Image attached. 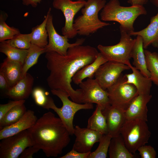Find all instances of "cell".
<instances>
[{
	"mask_svg": "<svg viewBox=\"0 0 158 158\" xmlns=\"http://www.w3.org/2000/svg\"><path fill=\"white\" fill-rule=\"evenodd\" d=\"M101 107L97 105L95 110L88 119L87 128L103 134H108L106 120L102 112Z\"/></svg>",
	"mask_w": 158,
	"mask_h": 158,
	"instance_id": "25",
	"label": "cell"
},
{
	"mask_svg": "<svg viewBox=\"0 0 158 158\" xmlns=\"http://www.w3.org/2000/svg\"><path fill=\"white\" fill-rule=\"evenodd\" d=\"M51 10V8H49L47 12L48 16L46 28L49 41L47 45L44 48L45 52L53 51L62 55H65L69 48L82 45L85 39L83 38H78L75 43L71 44L68 42L69 39L66 37L59 35L56 31L53 25Z\"/></svg>",
	"mask_w": 158,
	"mask_h": 158,
	"instance_id": "11",
	"label": "cell"
},
{
	"mask_svg": "<svg viewBox=\"0 0 158 158\" xmlns=\"http://www.w3.org/2000/svg\"><path fill=\"white\" fill-rule=\"evenodd\" d=\"M48 16L47 13L42 22L32 28L31 32V44L42 48H44L48 43V34L46 28Z\"/></svg>",
	"mask_w": 158,
	"mask_h": 158,
	"instance_id": "26",
	"label": "cell"
},
{
	"mask_svg": "<svg viewBox=\"0 0 158 158\" xmlns=\"http://www.w3.org/2000/svg\"><path fill=\"white\" fill-rule=\"evenodd\" d=\"M151 134L146 121L138 119L127 120L121 132L126 147L134 154L148 142Z\"/></svg>",
	"mask_w": 158,
	"mask_h": 158,
	"instance_id": "6",
	"label": "cell"
},
{
	"mask_svg": "<svg viewBox=\"0 0 158 158\" xmlns=\"http://www.w3.org/2000/svg\"><path fill=\"white\" fill-rule=\"evenodd\" d=\"M0 51L4 54L7 58L12 61L23 64L28 49H18L10 45L5 41L0 43Z\"/></svg>",
	"mask_w": 158,
	"mask_h": 158,
	"instance_id": "27",
	"label": "cell"
},
{
	"mask_svg": "<svg viewBox=\"0 0 158 158\" xmlns=\"http://www.w3.org/2000/svg\"><path fill=\"white\" fill-rule=\"evenodd\" d=\"M31 34H22L20 33L7 42L11 45L16 48L28 49L31 44Z\"/></svg>",
	"mask_w": 158,
	"mask_h": 158,
	"instance_id": "33",
	"label": "cell"
},
{
	"mask_svg": "<svg viewBox=\"0 0 158 158\" xmlns=\"http://www.w3.org/2000/svg\"><path fill=\"white\" fill-rule=\"evenodd\" d=\"M147 14L143 6H123L120 5L118 0H110L102 10L100 16L102 20L118 22L120 28L129 33L134 31V23L138 17Z\"/></svg>",
	"mask_w": 158,
	"mask_h": 158,
	"instance_id": "3",
	"label": "cell"
},
{
	"mask_svg": "<svg viewBox=\"0 0 158 158\" xmlns=\"http://www.w3.org/2000/svg\"><path fill=\"white\" fill-rule=\"evenodd\" d=\"M28 130L33 146L48 157L61 154L70 141V134L61 120L50 111L44 114Z\"/></svg>",
	"mask_w": 158,
	"mask_h": 158,
	"instance_id": "2",
	"label": "cell"
},
{
	"mask_svg": "<svg viewBox=\"0 0 158 158\" xmlns=\"http://www.w3.org/2000/svg\"><path fill=\"white\" fill-rule=\"evenodd\" d=\"M34 82L33 76L27 73L14 86L6 91V95L13 100H25L32 93Z\"/></svg>",
	"mask_w": 158,
	"mask_h": 158,
	"instance_id": "18",
	"label": "cell"
},
{
	"mask_svg": "<svg viewBox=\"0 0 158 158\" xmlns=\"http://www.w3.org/2000/svg\"><path fill=\"white\" fill-rule=\"evenodd\" d=\"M135 39L131 55V58L133 59V64L144 76L150 78V74L147 67L142 39L138 35Z\"/></svg>",
	"mask_w": 158,
	"mask_h": 158,
	"instance_id": "22",
	"label": "cell"
},
{
	"mask_svg": "<svg viewBox=\"0 0 158 158\" xmlns=\"http://www.w3.org/2000/svg\"><path fill=\"white\" fill-rule=\"evenodd\" d=\"M121 38L117 44L111 46H104L99 44L97 48L100 52L108 61L117 62L128 66L131 64L130 60L135 42L131 35L120 28Z\"/></svg>",
	"mask_w": 158,
	"mask_h": 158,
	"instance_id": "7",
	"label": "cell"
},
{
	"mask_svg": "<svg viewBox=\"0 0 158 158\" xmlns=\"http://www.w3.org/2000/svg\"><path fill=\"white\" fill-rule=\"evenodd\" d=\"M109 154L110 158H134L135 157L126 147L121 134L112 138L109 149Z\"/></svg>",
	"mask_w": 158,
	"mask_h": 158,
	"instance_id": "24",
	"label": "cell"
},
{
	"mask_svg": "<svg viewBox=\"0 0 158 158\" xmlns=\"http://www.w3.org/2000/svg\"><path fill=\"white\" fill-rule=\"evenodd\" d=\"M45 53L47 67L49 71L47 81L51 90L66 92L72 101L81 103L82 90L73 89L72 79L78 71L95 60L99 53L97 49L80 45L69 48L65 55L53 51Z\"/></svg>",
	"mask_w": 158,
	"mask_h": 158,
	"instance_id": "1",
	"label": "cell"
},
{
	"mask_svg": "<svg viewBox=\"0 0 158 158\" xmlns=\"http://www.w3.org/2000/svg\"><path fill=\"white\" fill-rule=\"evenodd\" d=\"M128 66L132 70V73L125 75L126 78L125 82L133 84L136 88L139 95H150L152 82L150 78L144 76L131 64Z\"/></svg>",
	"mask_w": 158,
	"mask_h": 158,
	"instance_id": "20",
	"label": "cell"
},
{
	"mask_svg": "<svg viewBox=\"0 0 158 158\" xmlns=\"http://www.w3.org/2000/svg\"><path fill=\"white\" fill-rule=\"evenodd\" d=\"M37 118L34 112L28 110L17 122L14 123L0 129V140L16 135L32 127Z\"/></svg>",
	"mask_w": 158,
	"mask_h": 158,
	"instance_id": "17",
	"label": "cell"
},
{
	"mask_svg": "<svg viewBox=\"0 0 158 158\" xmlns=\"http://www.w3.org/2000/svg\"><path fill=\"white\" fill-rule=\"evenodd\" d=\"M45 53L44 48L31 44L22 66L21 78L25 75L30 67L37 63L40 55Z\"/></svg>",
	"mask_w": 158,
	"mask_h": 158,
	"instance_id": "28",
	"label": "cell"
},
{
	"mask_svg": "<svg viewBox=\"0 0 158 158\" xmlns=\"http://www.w3.org/2000/svg\"><path fill=\"white\" fill-rule=\"evenodd\" d=\"M52 94L58 97L62 103V106L57 107L54 102L49 105V109H53L59 116L70 135L73 134L74 127L73 120L75 113L81 109H93L92 104L79 103L70 100L69 94L66 92L59 90H51Z\"/></svg>",
	"mask_w": 158,
	"mask_h": 158,
	"instance_id": "5",
	"label": "cell"
},
{
	"mask_svg": "<svg viewBox=\"0 0 158 158\" xmlns=\"http://www.w3.org/2000/svg\"><path fill=\"white\" fill-rule=\"evenodd\" d=\"M112 138L107 134H103L99 141V146L95 151L91 152L87 158H106Z\"/></svg>",
	"mask_w": 158,
	"mask_h": 158,
	"instance_id": "32",
	"label": "cell"
},
{
	"mask_svg": "<svg viewBox=\"0 0 158 158\" xmlns=\"http://www.w3.org/2000/svg\"><path fill=\"white\" fill-rule=\"evenodd\" d=\"M25 100L11 101L7 103L0 105V120L9 110L14 107L24 104Z\"/></svg>",
	"mask_w": 158,
	"mask_h": 158,
	"instance_id": "36",
	"label": "cell"
},
{
	"mask_svg": "<svg viewBox=\"0 0 158 158\" xmlns=\"http://www.w3.org/2000/svg\"><path fill=\"white\" fill-rule=\"evenodd\" d=\"M79 85L82 92L81 103H95L101 107L102 111L111 105L107 91L95 79L87 78Z\"/></svg>",
	"mask_w": 158,
	"mask_h": 158,
	"instance_id": "12",
	"label": "cell"
},
{
	"mask_svg": "<svg viewBox=\"0 0 158 158\" xmlns=\"http://www.w3.org/2000/svg\"><path fill=\"white\" fill-rule=\"evenodd\" d=\"M0 87L1 89L6 91L10 88L6 79L1 72H0Z\"/></svg>",
	"mask_w": 158,
	"mask_h": 158,
	"instance_id": "39",
	"label": "cell"
},
{
	"mask_svg": "<svg viewBox=\"0 0 158 158\" xmlns=\"http://www.w3.org/2000/svg\"><path fill=\"white\" fill-rule=\"evenodd\" d=\"M23 4L26 6L31 5L33 7H36L38 4H40L42 0H21Z\"/></svg>",
	"mask_w": 158,
	"mask_h": 158,
	"instance_id": "40",
	"label": "cell"
},
{
	"mask_svg": "<svg viewBox=\"0 0 158 158\" xmlns=\"http://www.w3.org/2000/svg\"><path fill=\"white\" fill-rule=\"evenodd\" d=\"M73 134L75 139L72 149L82 153L91 152L94 145L99 142L103 134L87 128H82L78 126L74 127Z\"/></svg>",
	"mask_w": 158,
	"mask_h": 158,
	"instance_id": "14",
	"label": "cell"
},
{
	"mask_svg": "<svg viewBox=\"0 0 158 158\" xmlns=\"http://www.w3.org/2000/svg\"><path fill=\"white\" fill-rule=\"evenodd\" d=\"M131 36H139L142 40L144 49L149 46L158 48V11L152 17L150 23L144 29L138 31H133L129 33Z\"/></svg>",
	"mask_w": 158,
	"mask_h": 158,
	"instance_id": "19",
	"label": "cell"
},
{
	"mask_svg": "<svg viewBox=\"0 0 158 158\" xmlns=\"http://www.w3.org/2000/svg\"><path fill=\"white\" fill-rule=\"evenodd\" d=\"M40 149L34 146H31L26 148L20 155V158H32L33 154Z\"/></svg>",
	"mask_w": 158,
	"mask_h": 158,
	"instance_id": "37",
	"label": "cell"
},
{
	"mask_svg": "<svg viewBox=\"0 0 158 158\" xmlns=\"http://www.w3.org/2000/svg\"><path fill=\"white\" fill-rule=\"evenodd\" d=\"M22 66L20 63L7 58L1 63L0 72L6 79L10 88L14 86L21 79Z\"/></svg>",
	"mask_w": 158,
	"mask_h": 158,
	"instance_id": "21",
	"label": "cell"
},
{
	"mask_svg": "<svg viewBox=\"0 0 158 158\" xmlns=\"http://www.w3.org/2000/svg\"><path fill=\"white\" fill-rule=\"evenodd\" d=\"M147 1V0H128V2L131 5L143 6Z\"/></svg>",
	"mask_w": 158,
	"mask_h": 158,
	"instance_id": "41",
	"label": "cell"
},
{
	"mask_svg": "<svg viewBox=\"0 0 158 158\" xmlns=\"http://www.w3.org/2000/svg\"><path fill=\"white\" fill-rule=\"evenodd\" d=\"M85 0H53L54 8L60 10L64 16L65 21L61 29L62 35L68 39H72L78 34L73 27L74 18L75 15L83 8Z\"/></svg>",
	"mask_w": 158,
	"mask_h": 158,
	"instance_id": "10",
	"label": "cell"
},
{
	"mask_svg": "<svg viewBox=\"0 0 158 158\" xmlns=\"http://www.w3.org/2000/svg\"><path fill=\"white\" fill-rule=\"evenodd\" d=\"M102 112L106 120L107 134L112 138L120 135L121 128L127 121L125 110L120 107L110 105Z\"/></svg>",
	"mask_w": 158,
	"mask_h": 158,
	"instance_id": "15",
	"label": "cell"
},
{
	"mask_svg": "<svg viewBox=\"0 0 158 158\" xmlns=\"http://www.w3.org/2000/svg\"><path fill=\"white\" fill-rule=\"evenodd\" d=\"M32 93L36 104L46 109L51 97L47 96L44 90L40 87L35 88Z\"/></svg>",
	"mask_w": 158,
	"mask_h": 158,
	"instance_id": "34",
	"label": "cell"
},
{
	"mask_svg": "<svg viewBox=\"0 0 158 158\" xmlns=\"http://www.w3.org/2000/svg\"><path fill=\"white\" fill-rule=\"evenodd\" d=\"M147 67L150 75V78L155 84L158 85V53L144 50Z\"/></svg>",
	"mask_w": 158,
	"mask_h": 158,
	"instance_id": "30",
	"label": "cell"
},
{
	"mask_svg": "<svg viewBox=\"0 0 158 158\" xmlns=\"http://www.w3.org/2000/svg\"><path fill=\"white\" fill-rule=\"evenodd\" d=\"M130 69L125 64L108 61L100 66L94 77L101 87L106 90L117 81L123 71Z\"/></svg>",
	"mask_w": 158,
	"mask_h": 158,
	"instance_id": "13",
	"label": "cell"
},
{
	"mask_svg": "<svg viewBox=\"0 0 158 158\" xmlns=\"http://www.w3.org/2000/svg\"><path fill=\"white\" fill-rule=\"evenodd\" d=\"M99 52L95 60L92 63L82 68L75 74L72 81L79 85L86 78H93L96 71L102 65L108 61Z\"/></svg>",
	"mask_w": 158,
	"mask_h": 158,
	"instance_id": "23",
	"label": "cell"
},
{
	"mask_svg": "<svg viewBox=\"0 0 158 158\" xmlns=\"http://www.w3.org/2000/svg\"><path fill=\"white\" fill-rule=\"evenodd\" d=\"M0 158H17L28 147L33 143L28 130L1 140Z\"/></svg>",
	"mask_w": 158,
	"mask_h": 158,
	"instance_id": "9",
	"label": "cell"
},
{
	"mask_svg": "<svg viewBox=\"0 0 158 158\" xmlns=\"http://www.w3.org/2000/svg\"><path fill=\"white\" fill-rule=\"evenodd\" d=\"M151 1L154 5L158 7V0H151Z\"/></svg>",
	"mask_w": 158,
	"mask_h": 158,
	"instance_id": "42",
	"label": "cell"
},
{
	"mask_svg": "<svg viewBox=\"0 0 158 158\" xmlns=\"http://www.w3.org/2000/svg\"><path fill=\"white\" fill-rule=\"evenodd\" d=\"M27 110L24 104L16 106L8 111L0 120V129L18 121Z\"/></svg>",
	"mask_w": 158,
	"mask_h": 158,
	"instance_id": "29",
	"label": "cell"
},
{
	"mask_svg": "<svg viewBox=\"0 0 158 158\" xmlns=\"http://www.w3.org/2000/svg\"><path fill=\"white\" fill-rule=\"evenodd\" d=\"M138 150L141 158H155L157 153L154 148L150 145H144L138 148Z\"/></svg>",
	"mask_w": 158,
	"mask_h": 158,
	"instance_id": "35",
	"label": "cell"
},
{
	"mask_svg": "<svg viewBox=\"0 0 158 158\" xmlns=\"http://www.w3.org/2000/svg\"><path fill=\"white\" fill-rule=\"evenodd\" d=\"M82 15L74 20L73 27L80 35L88 36L110 24L101 21L98 14L105 6L106 0H85Z\"/></svg>",
	"mask_w": 158,
	"mask_h": 158,
	"instance_id": "4",
	"label": "cell"
},
{
	"mask_svg": "<svg viewBox=\"0 0 158 158\" xmlns=\"http://www.w3.org/2000/svg\"><path fill=\"white\" fill-rule=\"evenodd\" d=\"M152 95L138 94L130 103L125 110L127 120L140 119L147 121V104Z\"/></svg>",
	"mask_w": 158,
	"mask_h": 158,
	"instance_id": "16",
	"label": "cell"
},
{
	"mask_svg": "<svg viewBox=\"0 0 158 158\" xmlns=\"http://www.w3.org/2000/svg\"><path fill=\"white\" fill-rule=\"evenodd\" d=\"M7 14L1 11L0 14V42L12 39L20 33L18 28L8 26L5 21L7 17Z\"/></svg>",
	"mask_w": 158,
	"mask_h": 158,
	"instance_id": "31",
	"label": "cell"
},
{
	"mask_svg": "<svg viewBox=\"0 0 158 158\" xmlns=\"http://www.w3.org/2000/svg\"></svg>",
	"mask_w": 158,
	"mask_h": 158,
	"instance_id": "43",
	"label": "cell"
},
{
	"mask_svg": "<svg viewBox=\"0 0 158 158\" xmlns=\"http://www.w3.org/2000/svg\"><path fill=\"white\" fill-rule=\"evenodd\" d=\"M126 80L125 75H121L117 81L106 90L110 104L125 110L132 100L138 95L135 87L132 84L126 83Z\"/></svg>",
	"mask_w": 158,
	"mask_h": 158,
	"instance_id": "8",
	"label": "cell"
},
{
	"mask_svg": "<svg viewBox=\"0 0 158 158\" xmlns=\"http://www.w3.org/2000/svg\"><path fill=\"white\" fill-rule=\"evenodd\" d=\"M91 152L82 153L72 149L71 151L60 158H87L88 154Z\"/></svg>",
	"mask_w": 158,
	"mask_h": 158,
	"instance_id": "38",
	"label": "cell"
}]
</instances>
